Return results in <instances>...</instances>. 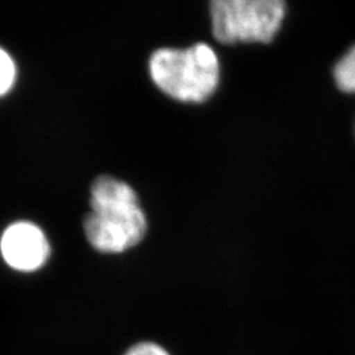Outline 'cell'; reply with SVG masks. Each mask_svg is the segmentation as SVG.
Returning <instances> with one entry per match:
<instances>
[{
  "mask_svg": "<svg viewBox=\"0 0 355 355\" xmlns=\"http://www.w3.org/2000/svg\"><path fill=\"white\" fill-rule=\"evenodd\" d=\"M91 212L83 228L101 253H124L142 241L148 221L133 187L116 178H96L89 190Z\"/></svg>",
  "mask_w": 355,
  "mask_h": 355,
  "instance_id": "1",
  "label": "cell"
},
{
  "mask_svg": "<svg viewBox=\"0 0 355 355\" xmlns=\"http://www.w3.org/2000/svg\"><path fill=\"white\" fill-rule=\"evenodd\" d=\"M220 60L212 46L199 42L186 49L162 48L149 60L154 85L182 103L208 101L220 83Z\"/></svg>",
  "mask_w": 355,
  "mask_h": 355,
  "instance_id": "2",
  "label": "cell"
},
{
  "mask_svg": "<svg viewBox=\"0 0 355 355\" xmlns=\"http://www.w3.org/2000/svg\"><path fill=\"white\" fill-rule=\"evenodd\" d=\"M209 15L221 44H268L279 33L287 6L282 0H215Z\"/></svg>",
  "mask_w": 355,
  "mask_h": 355,
  "instance_id": "3",
  "label": "cell"
},
{
  "mask_svg": "<svg viewBox=\"0 0 355 355\" xmlns=\"http://www.w3.org/2000/svg\"><path fill=\"white\" fill-rule=\"evenodd\" d=\"M17 79V67L11 54L0 46V98L13 89Z\"/></svg>",
  "mask_w": 355,
  "mask_h": 355,
  "instance_id": "6",
  "label": "cell"
},
{
  "mask_svg": "<svg viewBox=\"0 0 355 355\" xmlns=\"http://www.w3.org/2000/svg\"><path fill=\"white\" fill-rule=\"evenodd\" d=\"M0 254L7 266L20 272H33L51 257V243L42 229L29 221H16L0 237Z\"/></svg>",
  "mask_w": 355,
  "mask_h": 355,
  "instance_id": "4",
  "label": "cell"
},
{
  "mask_svg": "<svg viewBox=\"0 0 355 355\" xmlns=\"http://www.w3.org/2000/svg\"><path fill=\"white\" fill-rule=\"evenodd\" d=\"M124 355H170V353L155 343H140L133 345Z\"/></svg>",
  "mask_w": 355,
  "mask_h": 355,
  "instance_id": "7",
  "label": "cell"
},
{
  "mask_svg": "<svg viewBox=\"0 0 355 355\" xmlns=\"http://www.w3.org/2000/svg\"><path fill=\"white\" fill-rule=\"evenodd\" d=\"M333 78L343 92L355 94V45L336 64Z\"/></svg>",
  "mask_w": 355,
  "mask_h": 355,
  "instance_id": "5",
  "label": "cell"
}]
</instances>
